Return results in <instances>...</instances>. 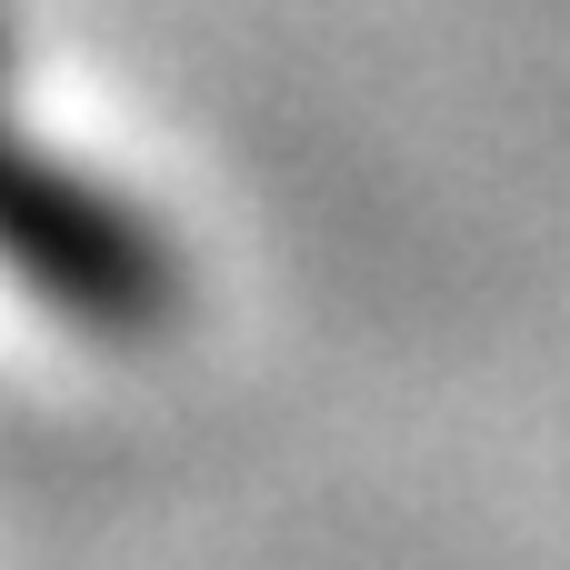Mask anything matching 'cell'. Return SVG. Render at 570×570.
<instances>
[{
    "label": "cell",
    "mask_w": 570,
    "mask_h": 570,
    "mask_svg": "<svg viewBox=\"0 0 570 570\" xmlns=\"http://www.w3.org/2000/svg\"><path fill=\"white\" fill-rule=\"evenodd\" d=\"M0 261H20L50 301H70L90 321H150L160 311V250L110 200L60 180L50 160H30L10 130H0Z\"/></svg>",
    "instance_id": "obj_1"
}]
</instances>
